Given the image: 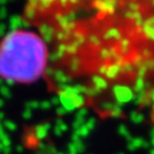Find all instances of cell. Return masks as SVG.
Instances as JSON below:
<instances>
[{
    "label": "cell",
    "instance_id": "6da1fadb",
    "mask_svg": "<svg viewBox=\"0 0 154 154\" xmlns=\"http://www.w3.org/2000/svg\"><path fill=\"white\" fill-rule=\"evenodd\" d=\"M49 50L30 30L17 29L0 41V78L15 83H33L46 72Z\"/></svg>",
    "mask_w": 154,
    "mask_h": 154
}]
</instances>
